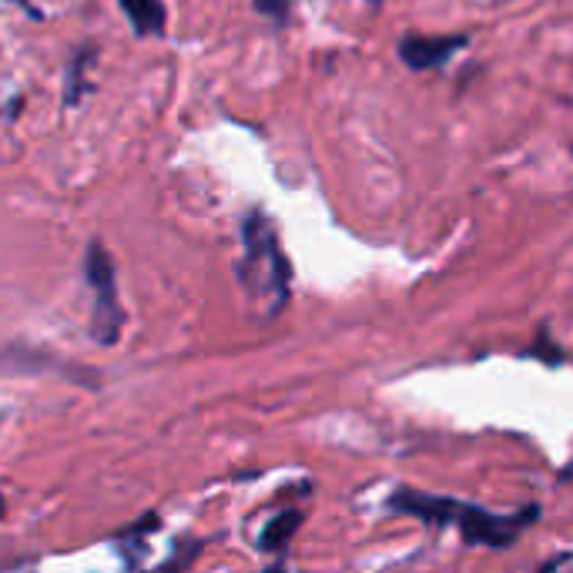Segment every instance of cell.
Wrapping results in <instances>:
<instances>
[{"instance_id": "obj_2", "label": "cell", "mask_w": 573, "mask_h": 573, "mask_svg": "<svg viewBox=\"0 0 573 573\" xmlns=\"http://www.w3.org/2000/svg\"><path fill=\"white\" fill-rule=\"evenodd\" d=\"M84 275L94 292V312H91V339L98 346H114L124 329V309L118 302V282H114V262L111 252L101 242L88 245L84 255Z\"/></svg>"}, {"instance_id": "obj_9", "label": "cell", "mask_w": 573, "mask_h": 573, "mask_svg": "<svg viewBox=\"0 0 573 573\" xmlns=\"http://www.w3.org/2000/svg\"><path fill=\"white\" fill-rule=\"evenodd\" d=\"M11 4H17V7H24V11H27V14H31V17H37V21H41V11H37V7L31 4V0H11Z\"/></svg>"}, {"instance_id": "obj_11", "label": "cell", "mask_w": 573, "mask_h": 573, "mask_svg": "<svg viewBox=\"0 0 573 573\" xmlns=\"http://www.w3.org/2000/svg\"><path fill=\"white\" fill-rule=\"evenodd\" d=\"M269 573H282V570H279V567H272V570H269Z\"/></svg>"}, {"instance_id": "obj_3", "label": "cell", "mask_w": 573, "mask_h": 573, "mask_svg": "<svg viewBox=\"0 0 573 573\" xmlns=\"http://www.w3.org/2000/svg\"><path fill=\"white\" fill-rule=\"evenodd\" d=\"M520 517H496V513L476 510V506H456L453 523L470 543H483V547H510L517 537Z\"/></svg>"}, {"instance_id": "obj_7", "label": "cell", "mask_w": 573, "mask_h": 573, "mask_svg": "<svg viewBox=\"0 0 573 573\" xmlns=\"http://www.w3.org/2000/svg\"><path fill=\"white\" fill-rule=\"evenodd\" d=\"M295 530H299V513L289 510L282 513V517H275L269 527L262 530V550H282Z\"/></svg>"}, {"instance_id": "obj_5", "label": "cell", "mask_w": 573, "mask_h": 573, "mask_svg": "<svg viewBox=\"0 0 573 573\" xmlns=\"http://www.w3.org/2000/svg\"><path fill=\"white\" fill-rule=\"evenodd\" d=\"M94 61H98V47L94 44L74 47L68 61V74H64V104H68V108H78L84 94H88V68Z\"/></svg>"}, {"instance_id": "obj_4", "label": "cell", "mask_w": 573, "mask_h": 573, "mask_svg": "<svg viewBox=\"0 0 573 573\" xmlns=\"http://www.w3.org/2000/svg\"><path fill=\"white\" fill-rule=\"evenodd\" d=\"M466 44V37H450V34H436V37H426V34H413V37H403L399 44V57H403L406 68L413 71H429V68H439L443 61L460 51Z\"/></svg>"}, {"instance_id": "obj_8", "label": "cell", "mask_w": 573, "mask_h": 573, "mask_svg": "<svg viewBox=\"0 0 573 573\" xmlns=\"http://www.w3.org/2000/svg\"><path fill=\"white\" fill-rule=\"evenodd\" d=\"M255 7L279 24H285V17H289V0H255Z\"/></svg>"}, {"instance_id": "obj_1", "label": "cell", "mask_w": 573, "mask_h": 573, "mask_svg": "<svg viewBox=\"0 0 573 573\" xmlns=\"http://www.w3.org/2000/svg\"><path fill=\"white\" fill-rule=\"evenodd\" d=\"M242 282L252 292V299L269 302V312H279L289 292V265L279 248L272 225L259 212L245 218V262Z\"/></svg>"}, {"instance_id": "obj_10", "label": "cell", "mask_w": 573, "mask_h": 573, "mask_svg": "<svg viewBox=\"0 0 573 573\" xmlns=\"http://www.w3.org/2000/svg\"><path fill=\"white\" fill-rule=\"evenodd\" d=\"M0 517H4V496H0Z\"/></svg>"}, {"instance_id": "obj_6", "label": "cell", "mask_w": 573, "mask_h": 573, "mask_svg": "<svg viewBox=\"0 0 573 573\" xmlns=\"http://www.w3.org/2000/svg\"><path fill=\"white\" fill-rule=\"evenodd\" d=\"M124 17L131 21L138 37H158L165 34V24H168V11L161 0H118Z\"/></svg>"}]
</instances>
